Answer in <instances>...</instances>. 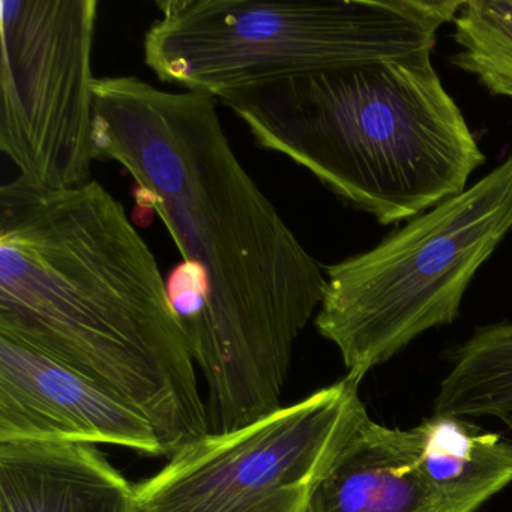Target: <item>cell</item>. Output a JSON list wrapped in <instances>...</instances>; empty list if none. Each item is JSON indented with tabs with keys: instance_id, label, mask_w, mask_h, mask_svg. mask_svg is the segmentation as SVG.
Wrapping results in <instances>:
<instances>
[{
	"instance_id": "4fadbf2b",
	"label": "cell",
	"mask_w": 512,
	"mask_h": 512,
	"mask_svg": "<svg viewBox=\"0 0 512 512\" xmlns=\"http://www.w3.org/2000/svg\"><path fill=\"white\" fill-rule=\"evenodd\" d=\"M455 67L493 95L512 100V0H469L454 19Z\"/></svg>"
},
{
	"instance_id": "30bf717a",
	"label": "cell",
	"mask_w": 512,
	"mask_h": 512,
	"mask_svg": "<svg viewBox=\"0 0 512 512\" xmlns=\"http://www.w3.org/2000/svg\"><path fill=\"white\" fill-rule=\"evenodd\" d=\"M134 493L94 445L0 443V512H134Z\"/></svg>"
},
{
	"instance_id": "7a4b0ae2",
	"label": "cell",
	"mask_w": 512,
	"mask_h": 512,
	"mask_svg": "<svg viewBox=\"0 0 512 512\" xmlns=\"http://www.w3.org/2000/svg\"><path fill=\"white\" fill-rule=\"evenodd\" d=\"M0 332L127 401L169 457L211 433L166 278L100 182L2 185Z\"/></svg>"
},
{
	"instance_id": "ba28073f",
	"label": "cell",
	"mask_w": 512,
	"mask_h": 512,
	"mask_svg": "<svg viewBox=\"0 0 512 512\" xmlns=\"http://www.w3.org/2000/svg\"><path fill=\"white\" fill-rule=\"evenodd\" d=\"M0 443L115 445L166 455L151 422L127 401L2 332Z\"/></svg>"
},
{
	"instance_id": "5bb4252c",
	"label": "cell",
	"mask_w": 512,
	"mask_h": 512,
	"mask_svg": "<svg viewBox=\"0 0 512 512\" xmlns=\"http://www.w3.org/2000/svg\"><path fill=\"white\" fill-rule=\"evenodd\" d=\"M499 419H502V421L505 422L506 427H508V430L511 431L512 434V412L505 413V415L500 416Z\"/></svg>"
},
{
	"instance_id": "3957f363",
	"label": "cell",
	"mask_w": 512,
	"mask_h": 512,
	"mask_svg": "<svg viewBox=\"0 0 512 512\" xmlns=\"http://www.w3.org/2000/svg\"><path fill=\"white\" fill-rule=\"evenodd\" d=\"M218 101L259 148L289 158L385 226L460 194L485 161L431 50L290 77Z\"/></svg>"
},
{
	"instance_id": "5b68a950",
	"label": "cell",
	"mask_w": 512,
	"mask_h": 512,
	"mask_svg": "<svg viewBox=\"0 0 512 512\" xmlns=\"http://www.w3.org/2000/svg\"><path fill=\"white\" fill-rule=\"evenodd\" d=\"M512 230V154L367 253L325 268L317 332L364 379L428 329L451 325L482 265Z\"/></svg>"
},
{
	"instance_id": "52a82bcc",
	"label": "cell",
	"mask_w": 512,
	"mask_h": 512,
	"mask_svg": "<svg viewBox=\"0 0 512 512\" xmlns=\"http://www.w3.org/2000/svg\"><path fill=\"white\" fill-rule=\"evenodd\" d=\"M346 376L257 421L209 433L134 485V512H305L314 484L362 410Z\"/></svg>"
},
{
	"instance_id": "9c48e42d",
	"label": "cell",
	"mask_w": 512,
	"mask_h": 512,
	"mask_svg": "<svg viewBox=\"0 0 512 512\" xmlns=\"http://www.w3.org/2000/svg\"><path fill=\"white\" fill-rule=\"evenodd\" d=\"M305 512H448L422 476L412 430L362 410L314 484Z\"/></svg>"
},
{
	"instance_id": "7c38bea8",
	"label": "cell",
	"mask_w": 512,
	"mask_h": 512,
	"mask_svg": "<svg viewBox=\"0 0 512 512\" xmlns=\"http://www.w3.org/2000/svg\"><path fill=\"white\" fill-rule=\"evenodd\" d=\"M433 410L461 418L512 412V322L482 326L457 347Z\"/></svg>"
},
{
	"instance_id": "8992f818",
	"label": "cell",
	"mask_w": 512,
	"mask_h": 512,
	"mask_svg": "<svg viewBox=\"0 0 512 512\" xmlns=\"http://www.w3.org/2000/svg\"><path fill=\"white\" fill-rule=\"evenodd\" d=\"M0 149L44 190L91 182L95 0H2Z\"/></svg>"
},
{
	"instance_id": "277c9868",
	"label": "cell",
	"mask_w": 512,
	"mask_h": 512,
	"mask_svg": "<svg viewBox=\"0 0 512 512\" xmlns=\"http://www.w3.org/2000/svg\"><path fill=\"white\" fill-rule=\"evenodd\" d=\"M455 0H164L145 35L163 83L215 101L290 77L433 50Z\"/></svg>"
},
{
	"instance_id": "8fae6325",
	"label": "cell",
	"mask_w": 512,
	"mask_h": 512,
	"mask_svg": "<svg viewBox=\"0 0 512 512\" xmlns=\"http://www.w3.org/2000/svg\"><path fill=\"white\" fill-rule=\"evenodd\" d=\"M410 430L419 470L448 512H476L511 484L512 440L451 415Z\"/></svg>"
},
{
	"instance_id": "6da1fadb",
	"label": "cell",
	"mask_w": 512,
	"mask_h": 512,
	"mask_svg": "<svg viewBox=\"0 0 512 512\" xmlns=\"http://www.w3.org/2000/svg\"><path fill=\"white\" fill-rule=\"evenodd\" d=\"M94 145L97 160L127 170L182 256L167 292L208 388L209 431L280 409L325 272L242 166L214 98L97 79Z\"/></svg>"
}]
</instances>
